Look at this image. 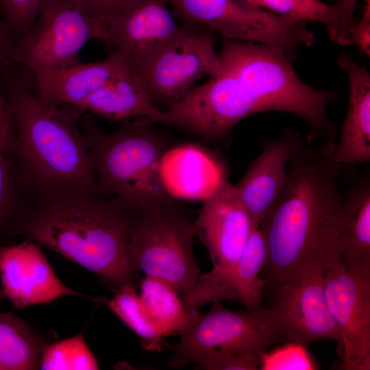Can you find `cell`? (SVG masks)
Wrapping results in <instances>:
<instances>
[{
	"label": "cell",
	"instance_id": "cell-1",
	"mask_svg": "<svg viewBox=\"0 0 370 370\" xmlns=\"http://www.w3.org/2000/svg\"><path fill=\"white\" fill-rule=\"evenodd\" d=\"M334 145L303 143L288 162L278 199L258 225L267 243L262 271L267 284L313 270L326 273L340 263L345 217Z\"/></svg>",
	"mask_w": 370,
	"mask_h": 370
},
{
	"label": "cell",
	"instance_id": "cell-2",
	"mask_svg": "<svg viewBox=\"0 0 370 370\" xmlns=\"http://www.w3.org/2000/svg\"><path fill=\"white\" fill-rule=\"evenodd\" d=\"M138 211L95 192L28 196L14 231L73 260L112 291L136 284L127 249Z\"/></svg>",
	"mask_w": 370,
	"mask_h": 370
},
{
	"label": "cell",
	"instance_id": "cell-3",
	"mask_svg": "<svg viewBox=\"0 0 370 370\" xmlns=\"http://www.w3.org/2000/svg\"><path fill=\"white\" fill-rule=\"evenodd\" d=\"M0 77L15 125V143L6 155L27 194L97 190L88 140L77 122L82 112L45 105L10 66Z\"/></svg>",
	"mask_w": 370,
	"mask_h": 370
},
{
	"label": "cell",
	"instance_id": "cell-4",
	"mask_svg": "<svg viewBox=\"0 0 370 370\" xmlns=\"http://www.w3.org/2000/svg\"><path fill=\"white\" fill-rule=\"evenodd\" d=\"M98 190L140 211L171 204L160 177L165 138L143 122L112 133L99 129L90 116L82 119Z\"/></svg>",
	"mask_w": 370,
	"mask_h": 370
},
{
	"label": "cell",
	"instance_id": "cell-5",
	"mask_svg": "<svg viewBox=\"0 0 370 370\" xmlns=\"http://www.w3.org/2000/svg\"><path fill=\"white\" fill-rule=\"evenodd\" d=\"M218 56L223 71L237 77L264 111H280L301 116L318 134L333 140L335 125L327 114L334 93L303 82L280 47L225 39Z\"/></svg>",
	"mask_w": 370,
	"mask_h": 370
},
{
	"label": "cell",
	"instance_id": "cell-6",
	"mask_svg": "<svg viewBox=\"0 0 370 370\" xmlns=\"http://www.w3.org/2000/svg\"><path fill=\"white\" fill-rule=\"evenodd\" d=\"M193 224L171 204L138 211L127 249L131 269L173 285L182 296L199 268L193 253Z\"/></svg>",
	"mask_w": 370,
	"mask_h": 370
},
{
	"label": "cell",
	"instance_id": "cell-7",
	"mask_svg": "<svg viewBox=\"0 0 370 370\" xmlns=\"http://www.w3.org/2000/svg\"><path fill=\"white\" fill-rule=\"evenodd\" d=\"M184 25L219 32L225 39L282 48L292 60L314 40L306 23L278 16L245 0H165Z\"/></svg>",
	"mask_w": 370,
	"mask_h": 370
},
{
	"label": "cell",
	"instance_id": "cell-8",
	"mask_svg": "<svg viewBox=\"0 0 370 370\" xmlns=\"http://www.w3.org/2000/svg\"><path fill=\"white\" fill-rule=\"evenodd\" d=\"M93 39H106L102 20L92 16L79 0H50L29 32L16 42L10 63L34 75L68 67L81 62V50Z\"/></svg>",
	"mask_w": 370,
	"mask_h": 370
},
{
	"label": "cell",
	"instance_id": "cell-9",
	"mask_svg": "<svg viewBox=\"0 0 370 370\" xmlns=\"http://www.w3.org/2000/svg\"><path fill=\"white\" fill-rule=\"evenodd\" d=\"M199 315L196 321L180 334L179 343L171 345L173 354L168 365L180 369L194 364L204 354L214 349L252 352L260 354L271 345L284 341L269 310L225 308L221 301Z\"/></svg>",
	"mask_w": 370,
	"mask_h": 370
},
{
	"label": "cell",
	"instance_id": "cell-10",
	"mask_svg": "<svg viewBox=\"0 0 370 370\" xmlns=\"http://www.w3.org/2000/svg\"><path fill=\"white\" fill-rule=\"evenodd\" d=\"M215 40L201 29L183 25L180 32L137 69L156 102L180 101L204 76L223 72Z\"/></svg>",
	"mask_w": 370,
	"mask_h": 370
},
{
	"label": "cell",
	"instance_id": "cell-11",
	"mask_svg": "<svg viewBox=\"0 0 370 370\" xmlns=\"http://www.w3.org/2000/svg\"><path fill=\"white\" fill-rule=\"evenodd\" d=\"M325 275L323 271L313 270L267 284L273 297L267 308L284 341L306 347L317 341H332L341 359L343 340L325 301Z\"/></svg>",
	"mask_w": 370,
	"mask_h": 370
},
{
	"label": "cell",
	"instance_id": "cell-12",
	"mask_svg": "<svg viewBox=\"0 0 370 370\" xmlns=\"http://www.w3.org/2000/svg\"><path fill=\"white\" fill-rule=\"evenodd\" d=\"M166 110L171 125L212 140L226 137L242 119L262 112L244 84L224 71L193 86Z\"/></svg>",
	"mask_w": 370,
	"mask_h": 370
},
{
	"label": "cell",
	"instance_id": "cell-13",
	"mask_svg": "<svg viewBox=\"0 0 370 370\" xmlns=\"http://www.w3.org/2000/svg\"><path fill=\"white\" fill-rule=\"evenodd\" d=\"M324 296L343 340L344 369H370V274L338 263L325 275Z\"/></svg>",
	"mask_w": 370,
	"mask_h": 370
},
{
	"label": "cell",
	"instance_id": "cell-14",
	"mask_svg": "<svg viewBox=\"0 0 370 370\" xmlns=\"http://www.w3.org/2000/svg\"><path fill=\"white\" fill-rule=\"evenodd\" d=\"M194 222L197 236L208 251L210 271L227 273L236 264L251 232L258 228L228 179L210 196Z\"/></svg>",
	"mask_w": 370,
	"mask_h": 370
},
{
	"label": "cell",
	"instance_id": "cell-15",
	"mask_svg": "<svg viewBox=\"0 0 370 370\" xmlns=\"http://www.w3.org/2000/svg\"><path fill=\"white\" fill-rule=\"evenodd\" d=\"M0 281L5 297L17 309L51 303L69 295L95 303L97 299L66 286L37 243L27 238L18 244L0 245Z\"/></svg>",
	"mask_w": 370,
	"mask_h": 370
},
{
	"label": "cell",
	"instance_id": "cell-16",
	"mask_svg": "<svg viewBox=\"0 0 370 370\" xmlns=\"http://www.w3.org/2000/svg\"><path fill=\"white\" fill-rule=\"evenodd\" d=\"M103 21V42L121 52L136 71L182 28L165 0H142Z\"/></svg>",
	"mask_w": 370,
	"mask_h": 370
},
{
	"label": "cell",
	"instance_id": "cell-17",
	"mask_svg": "<svg viewBox=\"0 0 370 370\" xmlns=\"http://www.w3.org/2000/svg\"><path fill=\"white\" fill-rule=\"evenodd\" d=\"M304 141L293 129L276 139H267L260 155L234 185L243 204L258 227L278 199L285 182L288 162Z\"/></svg>",
	"mask_w": 370,
	"mask_h": 370
},
{
	"label": "cell",
	"instance_id": "cell-18",
	"mask_svg": "<svg viewBox=\"0 0 370 370\" xmlns=\"http://www.w3.org/2000/svg\"><path fill=\"white\" fill-rule=\"evenodd\" d=\"M133 67L118 50L103 60L79 62L34 75L37 96L52 107L77 106L120 73Z\"/></svg>",
	"mask_w": 370,
	"mask_h": 370
},
{
	"label": "cell",
	"instance_id": "cell-19",
	"mask_svg": "<svg viewBox=\"0 0 370 370\" xmlns=\"http://www.w3.org/2000/svg\"><path fill=\"white\" fill-rule=\"evenodd\" d=\"M336 62L347 77L349 104L332 159L341 166L367 163L370 160V74L347 54H341Z\"/></svg>",
	"mask_w": 370,
	"mask_h": 370
},
{
	"label": "cell",
	"instance_id": "cell-20",
	"mask_svg": "<svg viewBox=\"0 0 370 370\" xmlns=\"http://www.w3.org/2000/svg\"><path fill=\"white\" fill-rule=\"evenodd\" d=\"M160 177L172 197L203 200L228 179L225 167L218 157L193 144L166 151L161 162Z\"/></svg>",
	"mask_w": 370,
	"mask_h": 370
},
{
	"label": "cell",
	"instance_id": "cell-21",
	"mask_svg": "<svg viewBox=\"0 0 370 370\" xmlns=\"http://www.w3.org/2000/svg\"><path fill=\"white\" fill-rule=\"evenodd\" d=\"M76 108L111 121L138 118L171 125L166 110L156 105L143 77L132 68L112 78Z\"/></svg>",
	"mask_w": 370,
	"mask_h": 370
},
{
	"label": "cell",
	"instance_id": "cell-22",
	"mask_svg": "<svg viewBox=\"0 0 370 370\" xmlns=\"http://www.w3.org/2000/svg\"><path fill=\"white\" fill-rule=\"evenodd\" d=\"M345 228L340 263L353 271L370 274V184L360 180L341 194Z\"/></svg>",
	"mask_w": 370,
	"mask_h": 370
},
{
	"label": "cell",
	"instance_id": "cell-23",
	"mask_svg": "<svg viewBox=\"0 0 370 370\" xmlns=\"http://www.w3.org/2000/svg\"><path fill=\"white\" fill-rule=\"evenodd\" d=\"M141 301L149 317L163 336L179 335L200 314L188 310L178 290L162 279L145 275L140 281Z\"/></svg>",
	"mask_w": 370,
	"mask_h": 370
},
{
	"label": "cell",
	"instance_id": "cell-24",
	"mask_svg": "<svg viewBox=\"0 0 370 370\" xmlns=\"http://www.w3.org/2000/svg\"><path fill=\"white\" fill-rule=\"evenodd\" d=\"M268 256L265 236L259 228L250 234L239 259L225 273L234 291L236 301L247 309L258 310L267 287V280L261 276Z\"/></svg>",
	"mask_w": 370,
	"mask_h": 370
},
{
	"label": "cell",
	"instance_id": "cell-25",
	"mask_svg": "<svg viewBox=\"0 0 370 370\" xmlns=\"http://www.w3.org/2000/svg\"><path fill=\"white\" fill-rule=\"evenodd\" d=\"M45 344L26 321L12 312H0V370L38 369Z\"/></svg>",
	"mask_w": 370,
	"mask_h": 370
},
{
	"label": "cell",
	"instance_id": "cell-26",
	"mask_svg": "<svg viewBox=\"0 0 370 370\" xmlns=\"http://www.w3.org/2000/svg\"><path fill=\"white\" fill-rule=\"evenodd\" d=\"M136 285H122L113 290L112 298L98 297L97 304L106 306L132 330L140 338L145 350L160 352L162 349L164 336L147 313Z\"/></svg>",
	"mask_w": 370,
	"mask_h": 370
},
{
	"label": "cell",
	"instance_id": "cell-27",
	"mask_svg": "<svg viewBox=\"0 0 370 370\" xmlns=\"http://www.w3.org/2000/svg\"><path fill=\"white\" fill-rule=\"evenodd\" d=\"M251 3L293 21L321 23L330 38L339 42L342 34L339 0L333 4L321 0H253Z\"/></svg>",
	"mask_w": 370,
	"mask_h": 370
},
{
	"label": "cell",
	"instance_id": "cell-28",
	"mask_svg": "<svg viewBox=\"0 0 370 370\" xmlns=\"http://www.w3.org/2000/svg\"><path fill=\"white\" fill-rule=\"evenodd\" d=\"M39 369L44 370H95L99 365L82 334L45 344Z\"/></svg>",
	"mask_w": 370,
	"mask_h": 370
},
{
	"label": "cell",
	"instance_id": "cell-29",
	"mask_svg": "<svg viewBox=\"0 0 370 370\" xmlns=\"http://www.w3.org/2000/svg\"><path fill=\"white\" fill-rule=\"evenodd\" d=\"M27 194L6 153L0 151V241L14 237Z\"/></svg>",
	"mask_w": 370,
	"mask_h": 370
},
{
	"label": "cell",
	"instance_id": "cell-30",
	"mask_svg": "<svg viewBox=\"0 0 370 370\" xmlns=\"http://www.w3.org/2000/svg\"><path fill=\"white\" fill-rule=\"evenodd\" d=\"M50 0H0V14L16 42L32 28Z\"/></svg>",
	"mask_w": 370,
	"mask_h": 370
},
{
	"label": "cell",
	"instance_id": "cell-31",
	"mask_svg": "<svg viewBox=\"0 0 370 370\" xmlns=\"http://www.w3.org/2000/svg\"><path fill=\"white\" fill-rule=\"evenodd\" d=\"M319 369L312 356L301 345L286 342L271 352L261 355L259 369L312 370Z\"/></svg>",
	"mask_w": 370,
	"mask_h": 370
},
{
	"label": "cell",
	"instance_id": "cell-32",
	"mask_svg": "<svg viewBox=\"0 0 370 370\" xmlns=\"http://www.w3.org/2000/svg\"><path fill=\"white\" fill-rule=\"evenodd\" d=\"M261 355L252 352L214 349L202 355L194 364L205 370H256Z\"/></svg>",
	"mask_w": 370,
	"mask_h": 370
},
{
	"label": "cell",
	"instance_id": "cell-33",
	"mask_svg": "<svg viewBox=\"0 0 370 370\" xmlns=\"http://www.w3.org/2000/svg\"><path fill=\"white\" fill-rule=\"evenodd\" d=\"M15 143V125L11 106L5 92L0 88V151L7 153Z\"/></svg>",
	"mask_w": 370,
	"mask_h": 370
},
{
	"label": "cell",
	"instance_id": "cell-34",
	"mask_svg": "<svg viewBox=\"0 0 370 370\" xmlns=\"http://www.w3.org/2000/svg\"><path fill=\"white\" fill-rule=\"evenodd\" d=\"M89 13L102 21L113 17L142 0H79Z\"/></svg>",
	"mask_w": 370,
	"mask_h": 370
},
{
	"label": "cell",
	"instance_id": "cell-35",
	"mask_svg": "<svg viewBox=\"0 0 370 370\" xmlns=\"http://www.w3.org/2000/svg\"><path fill=\"white\" fill-rule=\"evenodd\" d=\"M348 45H356L362 53L370 55V1L366 0L361 18L352 27Z\"/></svg>",
	"mask_w": 370,
	"mask_h": 370
},
{
	"label": "cell",
	"instance_id": "cell-36",
	"mask_svg": "<svg viewBox=\"0 0 370 370\" xmlns=\"http://www.w3.org/2000/svg\"><path fill=\"white\" fill-rule=\"evenodd\" d=\"M339 3L342 34L338 44L348 45L349 34L355 22L353 16L356 6V1L339 0Z\"/></svg>",
	"mask_w": 370,
	"mask_h": 370
},
{
	"label": "cell",
	"instance_id": "cell-37",
	"mask_svg": "<svg viewBox=\"0 0 370 370\" xmlns=\"http://www.w3.org/2000/svg\"><path fill=\"white\" fill-rule=\"evenodd\" d=\"M16 40L0 14V67L12 66L10 55Z\"/></svg>",
	"mask_w": 370,
	"mask_h": 370
},
{
	"label": "cell",
	"instance_id": "cell-38",
	"mask_svg": "<svg viewBox=\"0 0 370 370\" xmlns=\"http://www.w3.org/2000/svg\"><path fill=\"white\" fill-rule=\"evenodd\" d=\"M5 297L4 296V294H3V292L2 291V288L0 286V302L1 301V300Z\"/></svg>",
	"mask_w": 370,
	"mask_h": 370
},
{
	"label": "cell",
	"instance_id": "cell-39",
	"mask_svg": "<svg viewBox=\"0 0 370 370\" xmlns=\"http://www.w3.org/2000/svg\"><path fill=\"white\" fill-rule=\"evenodd\" d=\"M245 1H247V2H249V3H251V2H252L253 0H245Z\"/></svg>",
	"mask_w": 370,
	"mask_h": 370
},
{
	"label": "cell",
	"instance_id": "cell-40",
	"mask_svg": "<svg viewBox=\"0 0 370 370\" xmlns=\"http://www.w3.org/2000/svg\"><path fill=\"white\" fill-rule=\"evenodd\" d=\"M1 69H2V68L0 67V71H1Z\"/></svg>",
	"mask_w": 370,
	"mask_h": 370
}]
</instances>
